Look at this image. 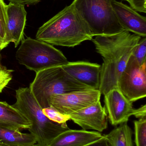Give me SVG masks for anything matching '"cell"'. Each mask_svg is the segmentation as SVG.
Returning <instances> with one entry per match:
<instances>
[{
    "label": "cell",
    "instance_id": "1",
    "mask_svg": "<svg viewBox=\"0 0 146 146\" xmlns=\"http://www.w3.org/2000/svg\"><path fill=\"white\" fill-rule=\"evenodd\" d=\"M141 37L124 31L109 36H97L92 41L96 50L103 57L99 90L105 95L118 88V81Z\"/></svg>",
    "mask_w": 146,
    "mask_h": 146
},
{
    "label": "cell",
    "instance_id": "2",
    "mask_svg": "<svg viewBox=\"0 0 146 146\" xmlns=\"http://www.w3.org/2000/svg\"><path fill=\"white\" fill-rule=\"evenodd\" d=\"M36 37L51 45L66 47H75L93 37L72 4L39 27Z\"/></svg>",
    "mask_w": 146,
    "mask_h": 146
},
{
    "label": "cell",
    "instance_id": "3",
    "mask_svg": "<svg viewBox=\"0 0 146 146\" xmlns=\"http://www.w3.org/2000/svg\"><path fill=\"white\" fill-rule=\"evenodd\" d=\"M16 101L13 106L22 113L31 123L28 129L40 146L49 145L59 135L69 129L66 124H59L49 119L42 111L29 88L16 90Z\"/></svg>",
    "mask_w": 146,
    "mask_h": 146
},
{
    "label": "cell",
    "instance_id": "4",
    "mask_svg": "<svg viewBox=\"0 0 146 146\" xmlns=\"http://www.w3.org/2000/svg\"><path fill=\"white\" fill-rule=\"evenodd\" d=\"M75 10L93 36L114 35L124 31L111 0H74Z\"/></svg>",
    "mask_w": 146,
    "mask_h": 146
},
{
    "label": "cell",
    "instance_id": "5",
    "mask_svg": "<svg viewBox=\"0 0 146 146\" xmlns=\"http://www.w3.org/2000/svg\"><path fill=\"white\" fill-rule=\"evenodd\" d=\"M29 88L42 109L50 106L49 98L52 94L93 89L73 78L61 66L46 68L36 73Z\"/></svg>",
    "mask_w": 146,
    "mask_h": 146
},
{
    "label": "cell",
    "instance_id": "6",
    "mask_svg": "<svg viewBox=\"0 0 146 146\" xmlns=\"http://www.w3.org/2000/svg\"><path fill=\"white\" fill-rule=\"evenodd\" d=\"M15 57L20 64L36 73L69 62L62 52L51 44L31 37L21 41Z\"/></svg>",
    "mask_w": 146,
    "mask_h": 146
},
{
    "label": "cell",
    "instance_id": "7",
    "mask_svg": "<svg viewBox=\"0 0 146 146\" xmlns=\"http://www.w3.org/2000/svg\"><path fill=\"white\" fill-rule=\"evenodd\" d=\"M146 61L141 65L133 55L119 77L118 88L130 102L146 97Z\"/></svg>",
    "mask_w": 146,
    "mask_h": 146
},
{
    "label": "cell",
    "instance_id": "8",
    "mask_svg": "<svg viewBox=\"0 0 146 146\" xmlns=\"http://www.w3.org/2000/svg\"><path fill=\"white\" fill-rule=\"evenodd\" d=\"M101 93L98 89H87L62 94H52L50 106L63 115H69L100 101Z\"/></svg>",
    "mask_w": 146,
    "mask_h": 146
},
{
    "label": "cell",
    "instance_id": "9",
    "mask_svg": "<svg viewBox=\"0 0 146 146\" xmlns=\"http://www.w3.org/2000/svg\"><path fill=\"white\" fill-rule=\"evenodd\" d=\"M104 102L110 122L113 126L127 122L130 117L134 115L136 109L133 103L118 88L112 89L105 95Z\"/></svg>",
    "mask_w": 146,
    "mask_h": 146
},
{
    "label": "cell",
    "instance_id": "10",
    "mask_svg": "<svg viewBox=\"0 0 146 146\" xmlns=\"http://www.w3.org/2000/svg\"><path fill=\"white\" fill-rule=\"evenodd\" d=\"M27 14L25 5L11 3L7 5L6 43L13 42L16 48L24 39Z\"/></svg>",
    "mask_w": 146,
    "mask_h": 146
},
{
    "label": "cell",
    "instance_id": "11",
    "mask_svg": "<svg viewBox=\"0 0 146 146\" xmlns=\"http://www.w3.org/2000/svg\"><path fill=\"white\" fill-rule=\"evenodd\" d=\"M70 120L80 126L84 130L94 129L103 132L108 127V116L105 107L100 101L69 115Z\"/></svg>",
    "mask_w": 146,
    "mask_h": 146
},
{
    "label": "cell",
    "instance_id": "12",
    "mask_svg": "<svg viewBox=\"0 0 146 146\" xmlns=\"http://www.w3.org/2000/svg\"><path fill=\"white\" fill-rule=\"evenodd\" d=\"M111 4L118 21L124 31L146 37L145 17L121 2L111 0Z\"/></svg>",
    "mask_w": 146,
    "mask_h": 146
},
{
    "label": "cell",
    "instance_id": "13",
    "mask_svg": "<svg viewBox=\"0 0 146 146\" xmlns=\"http://www.w3.org/2000/svg\"><path fill=\"white\" fill-rule=\"evenodd\" d=\"M78 81L93 89L99 90L101 66L85 61L69 62L61 66Z\"/></svg>",
    "mask_w": 146,
    "mask_h": 146
},
{
    "label": "cell",
    "instance_id": "14",
    "mask_svg": "<svg viewBox=\"0 0 146 146\" xmlns=\"http://www.w3.org/2000/svg\"><path fill=\"white\" fill-rule=\"evenodd\" d=\"M104 136L98 132L69 129L57 136L47 146H85Z\"/></svg>",
    "mask_w": 146,
    "mask_h": 146
},
{
    "label": "cell",
    "instance_id": "15",
    "mask_svg": "<svg viewBox=\"0 0 146 146\" xmlns=\"http://www.w3.org/2000/svg\"><path fill=\"white\" fill-rule=\"evenodd\" d=\"M30 121L16 108L0 101V128L22 130L31 127Z\"/></svg>",
    "mask_w": 146,
    "mask_h": 146
},
{
    "label": "cell",
    "instance_id": "16",
    "mask_svg": "<svg viewBox=\"0 0 146 146\" xmlns=\"http://www.w3.org/2000/svg\"><path fill=\"white\" fill-rule=\"evenodd\" d=\"M37 143L36 138L30 133L20 130L0 128V145L7 146L32 145Z\"/></svg>",
    "mask_w": 146,
    "mask_h": 146
},
{
    "label": "cell",
    "instance_id": "17",
    "mask_svg": "<svg viewBox=\"0 0 146 146\" xmlns=\"http://www.w3.org/2000/svg\"><path fill=\"white\" fill-rule=\"evenodd\" d=\"M132 134V129L125 122L105 136L110 146H133Z\"/></svg>",
    "mask_w": 146,
    "mask_h": 146
},
{
    "label": "cell",
    "instance_id": "18",
    "mask_svg": "<svg viewBox=\"0 0 146 146\" xmlns=\"http://www.w3.org/2000/svg\"><path fill=\"white\" fill-rule=\"evenodd\" d=\"M136 146H146V118L134 121Z\"/></svg>",
    "mask_w": 146,
    "mask_h": 146
},
{
    "label": "cell",
    "instance_id": "19",
    "mask_svg": "<svg viewBox=\"0 0 146 146\" xmlns=\"http://www.w3.org/2000/svg\"><path fill=\"white\" fill-rule=\"evenodd\" d=\"M43 113L51 121L59 123L66 124L70 120L69 115H63L51 106L42 109Z\"/></svg>",
    "mask_w": 146,
    "mask_h": 146
},
{
    "label": "cell",
    "instance_id": "20",
    "mask_svg": "<svg viewBox=\"0 0 146 146\" xmlns=\"http://www.w3.org/2000/svg\"><path fill=\"white\" fill-rule=\"evenodd\" d=\"M146 38L141 39L135 50L133 55L136 58L139 63L142 65L146 61Z\"/></svg>",
    "mask_w": 146,
    "mask_h": 146
},
{
    "label": "cell",
    "instance_id": "21",
    "mask_svg": "<svg viewBox=\"0 0 146 146\" xmlns=\"http://www.w3.org/2000/svg\"><path fill=\"white\" fill-rule=\"evenodd\" d=\"M7 6L3 0H0V36L4 41L6 37Z\"/></svg>",
    "mask_w": 146,
    "mask_h": 146
},
{
    "label": "cell",
    "instance_id": "22",
    "mask_svg": "<svg viewBox=\"0 0 146 146\" xmlns=\"http://www.w3.org/2000/svg\"><path fill=\"white\" fill-rule=\"evenodd\" d=\"M13 72V70L7 69L4 67L0 68V93L12 80Z\"/></svg>",
    "mask_w": 146,
    "mask_h": 146
},
{
    "label": "cell",
    "instance_id": "23",
    "mask_svg": "<svg viewBox=\"0 0 146 146\" xmlns=\"http://www.w3.org/2000/svg\"><path fill=\"white\" fill-rule=\"evenodd\" d=\"M129 3L131 8L136 11L146 13V0H124Z\"/></svg>",
    "mask_w": 146,
    "mask_h": 146
},
{
    "label": "cell",
    "instance_id": "24",
    "mask_svg": "<svg viewBox=\"0 0 146 146\" xmlns=\"http://www.w3.org/2000/svg\"><path fill=\"white\" fill-rule=\"evenodd\" d=\"M10 3L21 5H35L39 3L41 0H8Z\"/></svg>",
    "mask_w": 146,
    "mask_h": 146
},
{
    "label": "cell",
    "instance_id": "25",
    "mask_svg": "<svg viewBox=\"0 0 146 146\" xmlns=\"http://www.w3.org/2000/svg\"><path fill=\"white\" fill-rule=\"evenodd\" d=\"M135 116L137 118H146V105L142 106L139 109L135 110Z\"/></svg>",
    "mask_w": 146,
    "mask_h": 146
},
{
    "label": "cell",
    "instance_id": "26",
    "mask_svg": "<svg viewBox=\"0 0 146 146\" xmlns=\"http://www.w3.org/2000/svg\"><path fill=\"white\" fill-rule=\"evenodd\" d=\"M85 146H110L109 145L105 136H104L103 138L93 143H91L89 145Z\"/></svg>",
    "mask_w": 146,
    "mask_h": 146
},
{
    "label": "cell",
    "instance_id": "27",
    "mask_svg": "<svg viewBox=\"0 0 146 146\" xmlns=\"http://www.w3.org/2000/svg\"><path fill=\"white\" fill-rule=\"evenodd\" d=\"M8 45L9 44L5 42L4 40L0 36V50H2L3 49L7 47Z\"/></svg>",
    "mask_w": 146,
    "mask_h": 146
},
{
    "label": "cell",
    "instance_id": "28",
    "mask_svg": "<svg viewBox=\"0 0 146 146\" xmlns=\"http://www.w3.org/2000/svg\"><path fill=\"white\" fill-rule=\"evenodd\" d=\"M0 146H7L4 145H0ZM40 146L39 145H38L37 144H35V145H28V146Z\"/></svg>",
    "mask_w": 146,
    "mask_h": 146
},
{
    "label": "cell",
    "instance_id": "29",
    "mask_svg": "<svg viewBox=\"0 0 146 146\" xmlns=\"http://www.w3.org/2000/svg\"><path fill=\"white\" fill-rule=\"evenodd\" d=\"M1 50H0V68H1L3 67V66H2L1 64Z\"/></svg>",
    "mask_w": 146,
    "mask_h": 146
}]
</instances>
